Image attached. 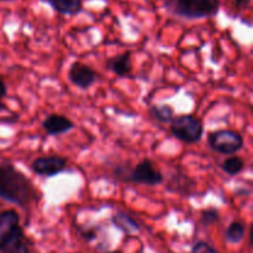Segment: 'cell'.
<instances>
[{"instance_id": "obj_1", "label": "cell", "mask_w": 253, "mask_h": 253, "mask_svg": "<svg viewBox=\"0 0 253 253\" xmlns=\"http://www.w3.org/2000/svg\"><path fill=\"white\" fill-rule=\"evenodd\" d=\"M37 190L31 180L11 163L0 165V198L17 207H26L36 200Z\"/></svg>"}, {"instance_id": "obj_2", "label": "cell", "mask_w": 253, "mask_h": 253, "mask_svg": "<svg viewBox=\"0 0 253 253\" xmlns=\"http://www.w3.org/2000/svg\"><path fill=\"white\" fill-rule=\"evenodd\" d=\"M221 0H163L166 10L184 19H205L217 14Z\"/></svg>"}, {"instance_id": "obj_3", "label": "cell", "mask_w": 253, "mask_h": 253, "mask_svg": "<svg viewBox=\"0 0 253 253\" xmlns=\"http://www.w3.org/2000/svg\"><path fill=\"white\" fill-rule=\"evenodd\" d=\"M169 124L172 135L177 140L188 145L199 142L204 135V125L202 120L193 114H182L174 116Z\"/></svg>"}, {"instance_id": "obj_4", "label": "cell", "mask_w": 253, "mask_h": 253, "mask_svg": "<svg viewBox=\"0 0 253 253\" xmlns=\"http://www.w3.org/2000/svg\"><path fill=\"white\" fill-rule=\"evenodd\" d=\"M208 143L215 152L235 155L244 148V136L235 130H216L208 136Z\"/></svg>"}, {"instance_id": "obj_5", "label": "cell", "mask_w": 253, "mask_h": 253, "mask_svg": "<svg viewBox=\"0 0 253 253\" xmlns=\"http://www.w3.org/2000/svg\"><path fill=\"white\" fill-rule=\"evenodd\" d=\"M165 177L157 169L155 163L148 158L140 161L132 169L128 172L127 182L135 183V184L150 185V187H156L158 184H162Z\"/></svg>"}, {"instance_id": "obj_6", "label": "cell", "mask_w": 253, "mask_h": 253, "mask_svg": "<svg viewBox=\"0 0 253 253\" xmlns=\"http://www.w3.org/2000/svg\"><path fill=\"white\" fill-rule=\"evenodd\" d=\"M66 167L67 160L58 155L39 157L31 163V169L42 177H54L63 172Z\"/></svg>"}, {"instance_id": "obj_7", "label": "cell", "mask_w": 253, "mask_h": 253, "mask_svg": "<svg viewBox=\"0 0 253 253\" xmlns=\"http://www.w3.org/2000/svg\"><path fill=\"white\" fill-rule=\"evenodd\" d=\"M68 79L79 89H89L98 79V73L86 64L73 62L69 67Z\"/></svg>"}, {"instance_id": "obj_8", "label": "cell", "mask_w": 253, "mask_h": 253, "mask_svg": "<svg viewBox=\"0 0 253 253\" xmlns=\"http://www.w3.org/2000/svg\"><path fill=\"white\" fill-rule=\"evenodd\" d=\"M42 128L46 131L49 136H59L68 131L73 130L74 123L67 116L61 114H49L43 121H42Z\"/></svg>"}, {"instance_id": "obj_9", "label": "cell", "mask_w": 253, "mask_h": 253, "mask_svg": "<svg viewBox=\"0 0 253 253\" xmlns=\"http://www.w3.org/2000/svg\"><path fill=\"white\" fill-rule=\"evenodd\" d=\"M20 216L15 210L0 212V249L20 227Z\"/></svg>"}, {"instance_id": "obj_10", "label": "cell", "mask_w": 253, "mask_h": 253, "mask_svg": "<svg viewBox=\"0 0 253 253\" xmlns=\"http://www.w3.org/2000/svg\"><path fill=\"white\" fill-rule=\"evenodd\" d=\"M105 68L113 72L116 76L125 78L132 73V61H131V52H124L118 56L110 57L106 59Z\"/></svg>"}, {"instance_id": "obj_11", "label": "cell", "mask_w": 253, "mask_h": 253, "mask_svg": "<svg viewBox=\"0 0 253 253\" xmlns=\"http://www.w3.org/2000/svg\"><path fill=\"white\" fill-rule=\"evenodd\" d=\"M0 251H1V253H30L29 246L26 244L24 231H22L21 227H19L11 235V237L2 245Z\"/></svg>"}, {"instance_id": "obj_12", "label": "cell", "mask_w": 253, "mask_h": 253, "mask_svg": "<svg viewBox=\"0 0 253 253\" xmlns=\"http://www.w3.org/2000/svg\"><path fill=\"white\" fill-rule=\"evenodd\" d=\"M47 2L58 14L69 16L79 14L83 9V0H47Z\"/></svg>"}, {"instance_id": "obj_13", "label": "cell", "mask_w": 253, "mask_h": 253, "mask_svg": "<svg viewBox=\"0 0 253 253\" xmlns=\"http://www.w3.org/2000/svg\"><path fill=\"white\" fill-rule=\"evenodd\" d=\"M111 221L115 225L118 229H120L121 231L126 232V234H133V232L140 231V225L135 221V219L127 215L126 212H116L115 215H113L111 217Z\"/></svg>"}, {"instance_id": "obj_14", "label": "cell", "mask_w": 253, "mask_h": 253, "mask_svg": "<svg viewBox=\"0 0 253 253\" xmlns=\"http://www.w3.org/2000/svg\"><path fill=\"white\" fill-rule=\"evenodd\" d=\"M148 114L161 124H168L174 118V110L168 104H153L148 109Z\"/></svg>"}, {"instance_id": "obj_15", "label": "cell", "mask_w": 253, "mask_h": 253, "mask_svg": "<svg viewBox=\"0 0 253 253\" xmlns=\"http://www.w3.org/2000/svg\"><path fill=\"white\" fill-rule=\"evenodd\" d=\"M221 168L226 174L235 177V175L240 174L244 170L245 162L241 157L232 156V157H229L227 160L224 161V163L221 165Z\"/></svg>"}, {"instance_id": "obj_16", "label": "cell", "mask_w": 253, "mask_h": 253, "mask_svg": "<svg viewBox=\"0 0 253 253\" xmlns=\"http://www.w3.org/2000/svg\"><path fill=\"white\" fill-rule=\"evenodd\" d=\"M187 174H173V177H170V180L168 182L167 189L172 193H179V194H190L192 189L185 185H183V182L188 179Z\"/></svg>"}, {"instance_id": "obj_17", "label": "cell", "mask_w": 253, "mask_h": 253, "mask_svg": "<svg viewBox=\"0 0 253 253\" xmlns=\"http://www.w3.org/2000/svg\"><path fill=\"white\" fill-rule=\"evenodd\" d=\"M226 241L230 244H239L242 241V239L245 237V225H242L241 222L235 221L231 222L229 225L226 230Z\"/></svg>"}, {"instance_id": "obj_18", "label": "cell", "mask_w": 253, "mask_h": 253, "mask_svg": "<svg viewBox=\"0 0 253 253\" xmlns=\"http://www.w3.org/2000/svg\"><path fill=\"white\" fill-rule=\"evenodd\" d=\"M219 220V211L215 208H209L202 211L200 215V221L204 226H211Z\"/></svg>"}, {"instance_id": "obj_19", "label": "cell", "mask_w": 253, "mask_h": 253, "mask_svg": "<svg viewBox=\"0 0 253 253\" xmlns=\"http://www.w3.org/2000/svg\"><path fill=\"white\" fill-rule=\"evenodd\" d=\"M192 253H219L215 249H212L209 244L204 241H199L193 246Z\"/></svg>"}, {"instance_id": "obj_20", "label": "cell", "mask_w": 253, "mask_h": 253, "mask_svg": "<svg viewBox=\"0 0 253 253\" xmlns=\"http://www.w3.org/2000/svg\"><path fill=\"white\" fill-rule=\"evenodd\" d=\"M252 0H234L232 5H234L236 9H247V7L251 5Z\"/></svg>"}, {"instance_id": "obj_21", "label": "cell", "mask_w": 253, "mask_h": 253, "mask_svg": "<svg viewBox=\"0 0 253 253\" xmlns=\"http://www.w3.org/2000/svg\"><path fill=\"white\" fill-rule=\"evenodd\" d=\"M5 94H6V85H5L4 81L0 78V99L4 98Z\"/></svg>"}, {"instance_id": "obj_22", "label": "cell", "mask_w": 253, "mask_h": 253, "mask_svg": "<svg viewBox=\"0 0 253 253\" xmlns=\"http://www.w3.org/2000/svg\"><path fill=\"white\" fill-rule=\"evenodd\" d=\"M0 1H9V0H0Z\"/></svg>"}, {"instance_id": "obj_23", "label": "cell", "mask_w": 253, "mask_h": 253, "mask_svg": "<svg viewBox=\"0 0 253 253\" xmlns=\"http://www.w3.org/2000/svg\"><path fill=\"white\" fill-rule=\"evenodd\" d=\"M109 253H120V252H109Z\"/></svg>"}]
</instances>
